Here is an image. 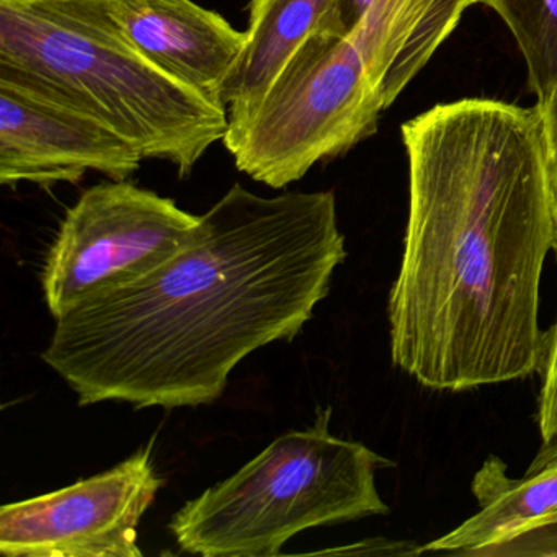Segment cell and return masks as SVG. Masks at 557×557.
<instances>
[{"label": "cell", "mask_w": 557, "mask_h": 557, "mask_svg": "<svg viewBox=\"0 0 557 557\" xmlns=\"http://www.w3.org/2000/svg\"><path fill=\"white\" fill-rule=\"evenodd\" d=\"M409 211L387 301L394 367L426 389L540 373L556 223L537 106L438 103L404 123Z\"/></svg>", "instance_id": "obj_1"}, {"label": "cell", "mask_w": 557, "mask_h": 557, "mask_svg": "<svg viewBox=\"0 0 557 557\" xmlns=\"http://www.w3.org/2000/svg\"><path fill=\"white\" fill-rule=\"evenodd\" d=\"M345 257L334 191L236 184L168 262L58 319L41 358L79 406H207L244 358L299 335Z\"/></svg>", "instance_id": "obj_2"}, {"label": "cell", "mask_w": 557, "mask_h": 557, "mask_svg": "<svg viewBox=\"0 0 557 557\" xmlns=\"http://www.w3.org/2000/svg\"><path fill=\"white\" fill-rule=\"evenodd\" d=\"M0 81L94 116L181 178L230 128L227 109L129 44L106 0H0Z\"/></svg>", "instance_id": "obj_3"}, {"label": "cell", "mask_w": 557, "mask_h": 557, "mask_svg": "<svg viewBox=\"0 0 557 557\" xmlns=\"http://www.w3.org/2000/svg\"><path fill=\"white\" fill-rule=\"evenodd\" d=\"M332 409L270 443L172 517L178 547L203 557H272L311 528L389 513L376 472L396 462L332 435Z\"/></svg>", "instance_id": "obj_4"}, {"label": "cell", "mask_w": 557, "mask_h": 557, "mask_svg": "<svg viewBox=\"0 0 557 557\" xmlns=\"http://www.w3.org/2000/svg\"><path fill=\"white\" fill-rule=\"evenodd\" d=\"M386 110L351 38L318 32L223 143L240 172L280 190L373 136Z\"/></svg>", "instance_id": "obj_5"}, {"label": "cell", "mask_w": 557, "mask_h": 557, "mask_svg": "<svg viewBox=\"0 0 557 557\" xmlns=\"http://www.w3.org/2000/svg\"><path fill=\"white\" fill-rule=\"evenodd\" d=\"M200 216L126 181L103 182L67 210L41 285L54 321L99 293L141 278L174 257Z\"/></svg>", "instance_id": "obj_6"}, {"label": "cell", "mask_w": 557, "mask_h": 557, "mask_svg": "<svg viewBox=\"0 0 557 557\" xmlns=\"http://www.w3.org/2000/svg\"><path fill=\"white\" fill-rule=\"evenodd\" d=\"M162 479L151 448L70 487L0 510V553L8 557H143L138 528Z\"/></svg>", "instance_id": "obj_7"}, {"label": "cell", "mask_w": 557, "mask_h": 557, "mask_svg": "<svg viewBox=\"0 0 557 557\" xmlns=\"http://www.w3.org/2000/svg\"><path fill=\"white\" fill-rule=\"evenodd\" d=\"M143 154L119 133L66 103L0 81V184H79L89 171L126 181Z\"/></svg>", "instance_id": "obj_8"}, {"label": "cell", "mask_w": 557, "mask_h": 557, "mask_svg": "<svg viewBox=\"0 0 557 557\" xmlns=\"http://www.w3.org/2000/svg\"><path fill=\"white\" fill-rule=\"evenodd\" d=\"M129 44L162 73L224 107L247 34L194 0H106ZM226 109V107H224Z\"/></svg>", "instance_id": "obj_9"}, {"label": "cell", "mask_w": 557, "mask_h": 557, "mask_svg": "<svg viewBox=\"0 0 557 557\" xmlns=\"http://www.w3.org/2000/svg\"><path fill=\"white\" fill-rule=\"evenodd\" d=\"M479 511L458 528L422 546V554L475 556L520 528L557 513V438L543 448L520 479L508 475L507 465L491 455L472 478Z\"/></svg>", "instance_id": "obj_10"}, {"label": "cell", "mask_w": 557, "mask_h": 557, "mask_svg": "<svg viewBox=\"0 0 557 557\" xmlns=\"http://www.w3.org/2000/svg\"><path fill=\"white\" fill-rule=\"evenodd\" d=\"M341 0H252L247 44L223 89L230 128L246 122L293 54L318 32L338 34Z\"/></svg>", "instance_id": "obj_11"}, {"label": "cell", "mask_w": 557, "mask_h": 557, "mask_svg": "<svg viewBox=\"0 0 557 557\" xmlns=\"http://www.w3.org/2000/svg\"><path fill=\"white\" fill-rule=\"evenodd\" d=\"M502 18L527 66L528 87L543 107L557 99V0H479Z\"/></svg>", "instance_id": "obj_12"}, {"label": "cell", "mask_w": 557, "mask_h": 557, "mask_svg": "<svg viewBox=\"0 0 557 557\" xmlns=\"http://www.w3.org/2000/svg\"><path fill=\"white\" fill-rule=\"evenodd\" d=\"M557 557V513L511 533L485 547L478 557Z\"/></svg>", "instance_id": "obj_13"}, {"label": "cell", "mask_w": 557, "mask_h": 557, "mask_svg": "<svg viewBox=\"0 0 557 557\" xmlns=\"http://www.w3.org/2000/svg\"><path fill=\"white\" fill-rule=\"evenodd\" d=\"M541 389L537 396V429L543 442L557 438V318L544 337L541 363Z\"/></svg>", "instance_id": "obj_14"}, {"label": "cell", "mask_w": 557, "mask_h": 557, "mask_svg": "<svg viewBox=\"0 0 557 557\" xmlns=\"http://www.w3.org/2000/svg\"><path fill=\"white\" fill-rule=\"evenodd\" d=\"M543 116L544 135L547 145V174H549L550 200H553L554 223H556V252L557 256V99L546 106L540 107Z\"/></svg>", "instance_id": "obj_15"}, {"label": "cell", "mask_w": 557, "mask_h": 557, "mask_svg": "<svg viewBox=\"0 0 557 557\" xmlns=\"http://www.w3.org/2000/svg\"><path fill=\"white\" fill-rule=\"evenodd\" d=\"M373 0H341L337 12L338 34L347 35L363 17Z\"/></svg>", "instance_id": "obj_16"}, {"label": "cell", "mask_w": 557, "mask_h": 557, "mask_svg": "<svg viewBox=\"0 0 557 557\" xmlns=\"http://www.w3.org/2000/svg\"><path fill=\"white\" fill-rule=\"evenodd\" d=\"M25 2H37V0H25Z\"/></svg>", "instance_id": "obj_17"}]
</instances>
